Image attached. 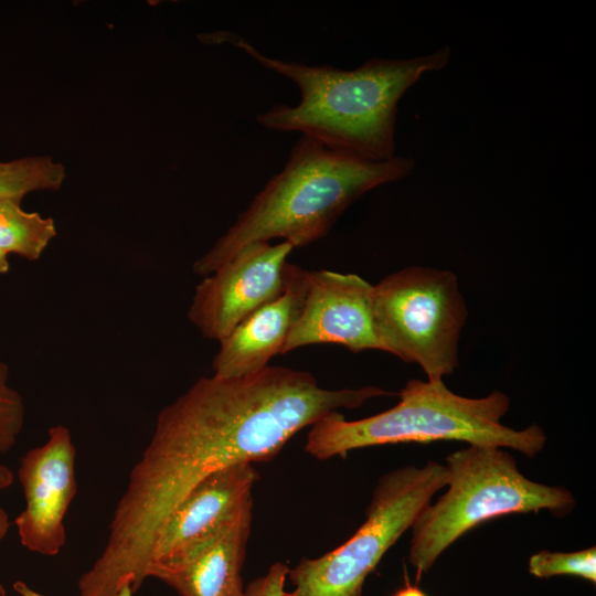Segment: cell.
<instances>
[{"label": "cell", "instance_id": "obj_1", "mask_svg": "<svg viewBox=\"0 0 596 596\" xmlns=\"http://www.w3.org/2000/svg\"><path fill=\"white\" fill-rule=\"evenodd\" d=\"M383 394L376 386L324 389L310 372L280 365L242 377L198 379L158 414L115 507L104 549L78 579L79 595L114 596L124 586L136 592L148 578L162 523L210 475L272 460L327 414Z\"/></svg>", "mask_w": 596, "mask_h": 596}, {"label": "cell", "instance_id": "obj_2", "mask_svg": "<svg viewBox=\"0 0 596 596\" xmlns=\"http://www.w3.org/2000/svg\"><path fill=\"white\" fill-rule=\"evenodd\" d=\"M221 41L246 52L263 67L296 84V106L275 104L257 115L266 129L299 132L326 147L369 161L395 157L397 106L425 73L444 68L450 47L411 58L373 57L345 71L332 65H307L269 57L247 40L221 32Z\"/></svg>", "mask_w": 596, "mask_h": 596}, {"label": "cell", "instance_id": "obj_3", "mask_svg": "<svg viewBox=\"0 0 596 596\" xmlns=\"http://www.w3.org/2000/svg\"><path fill=\"white\" fill-rule=\"evenodd\" d=\"M414 167L412 158L369 161L301 136L283 169L195 260L193 273L212 274L251 243L281 238L295 248L317 242L362 195L405 178Z\"/></svg>", "mask_w": 596, "mask_h": 596}, {"label": "cell", "instance_id": "obj_4", "mask_svg": "<svg viewBox=\"0 0 596 596\" xmlns=\"http://www.w3.org/2000/svg\"><path fill=\"white\" fill-rule=\"evenodd\" d=\"M398 397L392 408L361 419L348 421L339 411L327 414L310 426L306 453L327 460L371 446L456 440L511 448L533 458L546 443L536 424L517 430L501 423L510 398L500 391L472 398L454 393L443 380L413 379Z\"/></svg>", "mask_w": 596, "mask_h": 596}, {"label": "cell", "instance_id": "obj_5", "mask_svg": "<svg viewBox=\"0 0 596 596\" xmlns=\"http://www.w3.org/2000/svg\"><path fill=\"white\" fill-rule=\"evenodd\" d=\"M445 466L448 490L428 503L411 526L408 562L416 582L447 547L482 522L541 510L560 518L576 504L566 488L528 479L503 447L468 444L448 455Z\"/></svg>", "mask_w": 596, "mask_h": 596}, {"label": "cell", "instance_id": "obj_6", "mask_svg": "<svg viewBox=\"0 0 596 596\" xmlns=\"http://www.w3.org/2000/svg\"><path fill=\"white\" fill-rule=\"evenodd\" d=\"M447 481L446 466L432 460L381 476L363 524L331 552L289 568L294 589L285 596H362L368 575Z\"/></svg>", "mask_w": 596, "mask_h": 596}, {"label": "cell", "instance_id": "obj_7", "mask_svg": "<svg viewBox=\"0 0 596 596\" xmlns=\"http://www.w3.org/2000/svg\"><path fill=\"white\" fill-rule=\"evenodd\" d=\"M372 307L384 352L418 364L432 381L458 368L468 309L453 272L419 266L394 272L373 285Z\"/></svg>", "mask_w": 596, "mask_h": 596}, {"label": "cell", "instance_id": "obj_8", "mask_svg": "<svg viewBox=\"0 0 596 596\" xmlns=\"http://www.w3.org/2000/svg\"><path fill=\"white\" fill-rule=\"evenodd\" d=\"M294 246L281 241L251 243L195 287L188 319L220 342L247 316L277 298L287 281Z\"/></svg>", "mask_w": 596, "mask_h": 596}, {"label": "cell", "instance_id": "obj_9", "mask_svg": "<svg viewBox=\"0 0 596 596\" xmlns=\"http://www.w3.org/2000/svg\"><path fill=\"white\" fill-rule=\"evenodd\" d=\"M75 462L72 434L64 425L52 426L45 443L21 457L18 478L25 507L14 525L26 550L55 556L64 547V520L77 492Z\"/></svg>", "mask_w": 596, "mask_h": 596}, {"label": "cell", "instance_id": "obj_10", "mask_svg": "<svg viewBox=\"0 0 596 596\" xmlns=\"http://www.w3.org/2000/svg\"><path fill=\"white\" fill-rule=\"evenodd\" d=\"M373 285L355 274L308 270L302 310L283 354L320 343L340 344L351 352L383 350L372 307Z\"/></svg>", "mask_w": 596, "mask_h": 596}, {"label": "cell", "instance_id": "obj_11", "mask_svg": "<svg viewBox=\"0 0 596 596\" xmlns=\"http://www.w3.org/2000/svg\"><path fill=\"white\" fill-rule=\"evenodd\" d=\"M259 475L251 462L221 469L199 482L162 523L152 545L148 577L203 543L247 502Z\"/></svg>", "mask_w": 596, "mask_h": 596}, {"label": "cell", "instance_id": "obj_12", "mask_svg": "<svg viewBox=\"0 0 596 596\" xmlns=\"http://www.w3.org/2000/svg\"><path fill=\"white\" fill-rule=\"evenodd\" d=\"M308 289V270L289 263L284 291L247 316L219 342L213 375L222 379L256 373L277 354H283L288 336L302 310Z\"/></svg>", "mask_w": 596, "mask_h": 596}, {"label": "cell", "instance_id": "obj_13", "mask_svg": "<svg viewBox=\"0 0 596 596\" xmlns=\"http://www.w3.org/2000/svg\"><path fill=\"white\" fill-rule=\"evenodd\" d=\"M253 519V500L219 531L151 577L179 596H245L241 576Z\"/></svg>", "mask_w": 596, "mask_h": 596}, {"label": "cell", "instance_id": "obj_14", "mask_svg": "<svg viewBox=\"0 0 596 596\" xmlns=\"http://www.w3.org/2000/svg\"><path fill=\"white\" fill-rule=\"evenodd\" d=\"M57 235L52 217L26 212L21 202L0 200V252L38 260Z\"/></svg>", "mask_w": 596, "mask_h": 596}, {"label": "cell", "instance_id": "obj_15", "mask_svg": "<svg viewBox=\"0 0 596 596\" xmlns=\"http://www.w3.org/2000/svg\"><path fill=\"white\" fill-rule=\"evenodd\" d=\"M66 172L62 163L49 156L0 161V200L22 199L36 191H57Z\"/></svg>", "mask_w": 596, "mask_h": 596}, {"label": "cell", "instance_id": "obj_16", "mask_svg": "<svg viewBox=\"0 0 596 596\" xmlns=\"http://www.w3.org/2000/svg\"><path fill=\"white\" fill-rule=\"evenodd\" d=\"M529 573L539 578L568 575L596 583V547L576 552L541 551L529 558Z\"/></svg>", "mask_w": 596, "mask_h": 596}, {"label": "cell", "instance_id": "obj_17", "mask_svg": "<svg viewBox=\"0 0 596 596\" xmlns=\"http://www.w3.org/2000/svg\"><path fill=\"white\" fill-rule=\"evenodd\" d=\"M25 421L21 394L9 383V368L0 361V454L15 445Z\"/></svg>", "mask_w": 596, "mask_h": 596}, {"label": "cell", "instance_id": "obj_18", "mask_svg": "<svg viewBox=\"0 0 596 596\" xmlns=\"http://www.w3.org/2000/svg\"><path fill=\"white\" fill-rule=\"evenodd\" d=\"M289 567L280 562L269 566L266 574L252 581L245 588V596H285V583Z\"/></svg>", "mask_w": 596, "mask_h": 596}, {"label": "cell", "instance_id": "obj_19", "mask_svg": "<svg viewBox=\"0 0 596 596\" xmlns=\"http://www.w3.org/2000/svg\"><path fill=\"white\" fill-rule=\"evenodd\" d=\"M11 526L9 515L4 509L0 507V541L6 538ZM0 596H7V590L2 584H0Z\"/></svg>", "mask_w": 596, "mask_h": 596}, {"label": "cell", "instance_id": "obj_20", "mask_svg": "<svg viewBox=\"0 0 596 596\" xmlns=\"http://www.w3.org/2000/svg\"><path fill=\"white\" fill-rule=\"evenodd\" d=\"M392 596H428L417 585H413L406 579V583L398 588Z\"/></svg>", "mask_w": 596, "mask_h": 596}, {"label": "cell", "instance_id": "obj_21", "mask_svg": "<svg viewBox=\"0 0 596 596\" xmlns=\"http://www.w3.org/2000/svg\"><path fill=\"white\" fill-rule=\"evenodd\" d=\"M13 478L11 469L0 462V490L9 488L13 482Z\"/></svg>", "mask_w": 596, "mask_h": 596}, {"label": "cell", "instance_id": "obj_22", "mask_svg": "<svg viewBox=\"0 0 596 596\" xmlns=\"http://www.w3.org/2000/svg\"><path fill=\"white\" fill-rule=\"evenodd\" d=\"M13 589L19 596H44L32 589L28 584L22 581H17L13 584Z\"/></svg>", "mask_w": 596, "mask_h": 596}, {"label": "cell", "instance_id": "obj_23", "mask_svg": "<svg viewBox=\"0 0 596 596\" xmlns=\"http://www.w3.org/2000/svg\"><path fill=\"white\" fill-rule=\"evenodd\" d=\"M9 267L8 255L0 252V275L8 273Z\"/></svg>", "mask_w": 596, "mask_h": 596}, {"label": "cell", "instance_id": "obj_24", "mask_svg": "<svg viewBox=\"0 0 596 596\" xmlns=\"http://www.w3.org/2000/svg\"><path fill=\"white\" fill-rule=\"evenodd\" d=\"M114 596H134V592L129 586H124Z\"/></svg>", "mask_w": 596, "mask_h": 596}]
</instances>
